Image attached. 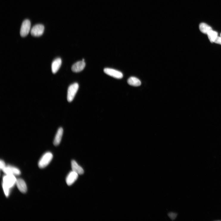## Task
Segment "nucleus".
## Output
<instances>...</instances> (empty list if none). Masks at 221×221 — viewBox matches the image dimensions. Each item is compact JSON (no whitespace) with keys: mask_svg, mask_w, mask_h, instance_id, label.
Segmentation results:
<instances>
[{"mask_svg":"<svg viewBox=\"0 0 221 221\" xmlns=\"http://www.w3.org/2000/svg\"><path fill=\"white\" fill-rule=\"evenodd\" d=\"M53 158L52 153L47 152L45 153L40 159L38 165L40 168H43L46 167L51 161Z\"/></svg>","mask_w":221,"mask_h":221,"instance_id":"f257e3e1","label":"nucleus"},{"mask_svg":"<svg viewBox=\"0 0 221 221\" xmlns=\"http://www.w3.org/2000/svg\"><path fill=\"white\" fill-rule=\"evenodd\" d=\"M79 87V85L77 83L72 84L69 87L67 95V99L69 102H71L73 101L77 92Z\"/></svg>","mask_w":221,"mask_h":221,"instance_id":"f03ea898","label":"nucleus"},{"mask_svg":"<svg viewBox=\"0 0 221 221\" xmlns=\"http://www.w3.org/2000/svg\"><path fill=\"white\" fill-rule=\"evenodd\" d=\"M17 180L14 175H6L3 177V183L11 189L16 184Z\"/></svg>","mask_w":221,"mask_h":221,"instance_id":"7ed1b4c3","label":"nucleus"},{"mask_svg":"<svg viewBox=\"0 0 221 221\" xmlns=\"http://www.w3.org/2000/svg\"><path fill=\"white\" fill-rule=\"evenodd\" d=\"M31 23L28 19H26L23 22L20 31V34L23 37H25L29 33L31 29Z\"/></svg>","mask_w":221,"mask_h":221,"instance_id":"20e7f679","label":"nucleus"},{"mask_svg":"<svg viewBox=\"0 0 221 221\" xmlns=\"http://www.w3.org/2000/svg\"><path fill=\"white\" fill-rule=\"evenodd\" d=\"M104 71L106 74L116 78L120 79L123 77V74L121 72L114 69L106 68L104 69Z\"/></svg>","mask_w":221,"mask_h":221,"instance_id":"39448f33","label":"nucleus"},{"mask_svg":"<svg viewBox=\"0 0 221 221\" xmlns=\"http://www.w3.org/2000/svg\"><path fill=\"white\" fill-rule=\"evenodd\" d=\"M44 26L41 24L34 26L31 30V34L34 37H39L43 35L44 31Z\"/></svg>","mask_w":221,"mask_h":221,"instance_id":"423d86ee","label":"nucleus"},{"mask_svg":"<svg viewBox=\"0 0 221 221\" xmlns=\"http://www.w3.org/2000/svg\"><path fill=\"white\" fill-rule=\"evenodd\" d=\"M78 175L73 171L70 172L66 178V181L67 184L70 186L73 184L77 179Z\"/></svg>","mask_w":221,"mask_h":221,"instance_id":"0eeeda50","label":"nucleus"},{"mask_svg":"<svg viewBox=\"0 0 221 221\" xmlns=\"http://www.w3.org/2000/svg\"><path fill=\"white\" fill-rule=\"evenodd\" d=\"M85 66V63L83 61H79L74 64L72 67V70L74 72L78 73L83 70Z\"/></svg>","mask_w":221,"mask_h":221,"instance_id":"6e6552de","label":"nucleus"},{"mask_svg":"<svg viewBox=\"0 0 221 221\" xmlns=\"http://www.w3.org/2000/svg\"><path fill=\"white\" fill-rule=\"evenodd\" d=\"M16 185L20 192L25 193L27 192V188L26 184L22 179L19 178L17 180Z\"/></svg>","mask_w":221,"mask_h":221,"instance_id":"1a4fd4ad","label":"nucleus"},{"mask_svg":"<svg viewBox=\"0 0 221 221\" xmlns=\"http://www.w3.org/2000/svg\"><path fill=\"white\" fill-rule=\"evenodd\" d=\"M63 133V130L62 127H60L57 130L53 142L55 146L58 145L61 142Z\"/></svg>","mask_w":221,"mask_h":221,"instance_id":"9d476101","label":"nucleus"},{"mask_svg":"<svg viewBox=\"0 0 221 221\" xmlns=\"http://www.w3.org/2000/svg\"><path fill=\"white\" fill-rule=\"evenodd\" d=\"M71 164L72 169L73 171L76 172L79 175H81L84 174L83 169L78 164L75 160H72Z\"/></svg>","mask_w":221,"mask_h":221,"instance_id":"9b49d317","label":"nucleus"},{"mask_svg":"<svg viewBox=\"0 0 221 221\" xmlns=\"http://www.w3.org/2000/svg\"><path fill=\"white\" fill-rule=\"evenodd\" d=\"M62 63V60L60 58L56 59L52 64V73H56L61 67Z\"/></svg>","mask_w":221,"mask_h":221,"instance_id":"f8f14e48","label":"nucleus"},{"mask_svg":"<svg viewBox=\"0 0 221 221\" xmlns=\"http://www.w3.org/2000/svg\"><path fill=\"white\" fill-rule=\"evenodd\" d=\"M127 83L130 85L134 86H138L141 84L140 80L135 77H130L127 80Z\"/></svg>","mask_w":221,"mask_h":221,"instance_id":"ddd939ff","label":"nucleus"},{"mask_svg":"<svg viewBox=\"0 0 221 221\" xmlns=\"http://www.w3.org/2000/svg\"><path fill=\"white\" fill-rule=\"evenodd\" d=\"M199 29L201 32L205 34H207L209 32L212 30L211 27L204 23L200 24Z\"/></svg>","mask_w":221,"mask_h":221,"instance_id":"4468645a","label":"nucleus"},{"mask_svg":"<svg viewBox=\"0 0 221 221\" xmlns=\"http://www.w3.org/2000/svg\"><path fill=\"white\" fill-rule=\"evenodd\" d=\"M207 35L209 41L211 43L214 42L215 40L218 37L217 32L213 30L209 32Z\"/></svg>","mask_w":221,"mask_h":221,"instance_id":"2eb2a0df","label":"nucleus"},{"mask_svg":"<svg viewBox=\"0 0 221 221\" xmlns=\"http://www.w3.org/2000/svg\"><path fill=\"white\" fill-rule=\"evenodd\" d=\"M10 166L11 168L13 175H18L21 174V171H20V170L18 169L13 166Z\"/></svg>","mask_w":221,"mask_h":221,"instance_id":"dca6fc26","label":"nucleus"},{"mask_svg":"<svg viewBox=\"0 0 221 221\" xmlns=\"http://www.w3.org/2000/svg\"><path fill=\"white\" fill-rule=\"evenodd\" d=\"M5 196L7 197H8L9 193L10 188L4 183L2 184Z\"/></svg>","mask_w":221,"mask_h":221,"instance_id":"f3484780","label":"nucleus"},{"mask_svg":"<svg viewBox=\"0 0 221 221\" xmlns=\"http://www.w3.org/2000/svg\"><path fill=\"white\" fill-rule=\"evenodd\" d=\"M169 217L172 220H174L176 218L177 214L175 213H170L168 214Z\"/></svg>","mask_w":221,"mask_h":221,"instance_id":"a211bd4d","label":"nucleus"},{"mask_svg":"<svg viewBox=\"0 0 221 221\" xmlns=\"http://www.w3.org/2000/svg\"><path fill=\"white\" fill-rule=\"evenodd\" d=\"M0 168L1 169H4L6 166V164L3 160H1L0 161Z\"/></svg>","mask_w":221,"mask_h":221,"instance_id":"6ab92c4d","label":"nucleus"},{"mask_svg":"<svg viewBox=\"0 0 221 221\" xmlns=\"http://www.w3.org/2000/svg\"><path fill=\"white\" fill-rule=\"evenodd\" d=\"M214 43L221 45V37L218 36L215 40Z\"/></svg>","mask_w":221,"mask_h":221,"instance_id":"aec40b11","label":"nucleus"},{"mask_svg":"<svg viewBox=\"0 0 221 221\" xmlns=\"http://www.w3.org/2000/svg\"><path fill=\"white\" fill-rule=\"evenodd\" d=\"M82 61L85 62V59H83Z\"/></svg>","mask_w":221,"mask_h":221,"instance_id":"412c9836","label":"nucleus"},{"mask_svg":"<svg viewBox=\"0 0 221 221\" xmlns=\"http://www.w3.org/2000/svg\"><path fill=\"white\" fill-rule=\"evenodd\" d=\"M220 37H221V33H220Z\"/></svg>","mask_w":221,"mask_h":221,"instance_id":"4be33fe9","label":"nucleus"}]
</instances>
